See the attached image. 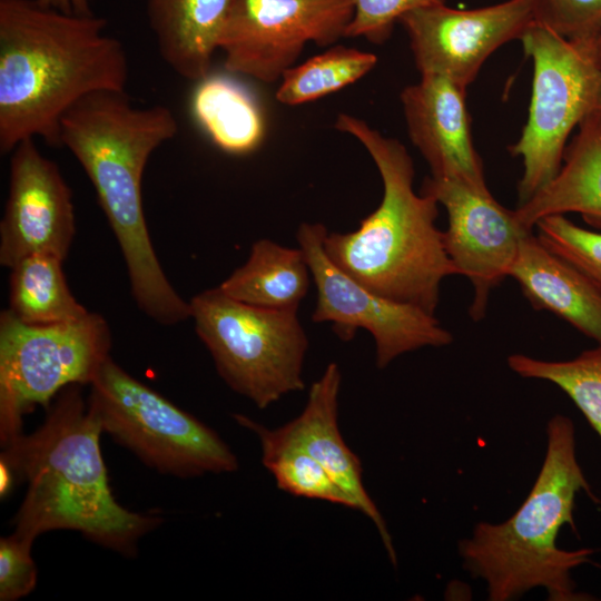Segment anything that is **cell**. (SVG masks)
<instances>
[{
  "label": "cell",
  "mask_w": 601,
  "mask_h": 601,
  "mask_svg": "<svg viewBox=\"0 0 601 601\" xmlns=\"http://www.w3.org/2000/svg\"><path fill=\"white\" fill-rule=\"evenodd\" d=\"M107 20L37 0H0V151L40 137L60 147L61 118L97 91H126L122 43Z\"/></svg>",
  "instance_id": "1"
},
{
  "label": "cell",
  "mask_w": 601,
  "mask_h": 601,
  "mask_svg": "<svg viewBox=\"0 0 601 601\" xmlns=\"http://www.w3.org/2000/svg\"><path fill=\"white\" fill-rule=\"evenodd\" d=\"M178 132L166 106L135 107L126 91H97L61 118L60 146L79 161L118 240L138 308L161 325L190 318L154 250L141 198L142 174L151 154Z\"/></svg>",
  "instance_id": "2"
},
{
  "label": "cell",
  "mask_w": 601,
  "mask_h": 601,
  "mask_svg": "<svg viewBox=\"0 0 601 601\" xmlns=\"http://www.w3.org/2000/svg\"><path fill=\"white\" fill-rule=\"evenodd\" d=\"M101 425L72 384L59 392L43 424L3 446L1 460L28 487L13 533L29 542L48 531L75 530L125 555L161 519L131 512L114 497L100 452Z\"/></svg>",
  "instance_id": "3"
},
{
  "label": "cell",
  "mask_w": 601,
  "mask_h": 601,
  "mask_svg": "<svg viewBox=\"0 0 601 601\" xmlns=\"http://www.w3.org/2000/svg\"><path fill=\"white\" fill-rule=\"evenodd\" d=\"M334 126L368 152L382 179L383 197L354 231L327 234L325 253L368 289L434 314L441 283L459 275L436 226L439 203L415 193L413 160L400 140L346 112L338 114Z\"/></svg>",
  "instance_id": "4"
},
{
  "label": "cell",
  "mask_w": 601,
  "mask_h": 601,
  "mask_svg": "<svg viewBox=\"0 0 601 601\" xmlns=\"http://www.w3.org/2000/svg\"><path fill=\"white\" fill-rule=\"evenodd\" d=\"M545 432L544 460L523 503L504 522H479L457 545L464 570L484 582L490 601L516 600L538 588L551 601L594 600L572 579L594 550L556 545L561 528L574 526L577 494L590 490L577 457L574 424L556 414Z\"/></svg>",
  "instance_id": "5"
},
{
  "label": "cell",
  "mask_w": 601,
  "mask_h": 601,
  "mask_svg": "<svg viewBox=\"0 0 601 601\" xmlns=\"http://www.w3.org/2000/svg\"><path fill=\"white\" fill-rule=\"evenodd\" d=\"M189 305L198 337L234 392L264 410L305 388L308 338L298 309L253 306L219 287L196 294Z\"/></svg>",
  "instance_id": "6"
},
{
  "label": "cell",
  "mask_w": 601,
  "mask_h": 601,
  "mask_svg": "<svg viewBox=\"0 0 601 601\" xmlns=\"http://www.w3.org/2000/svg\"><path fill=\"white\" fill-rule=\"evenodd\" d=\"M533 63L529 116L516 142L509 147L522 159L519 205L558 174L571 131L601 110V68L595 39H566L532 23L520 38Z\"/></svg>",
  "instance_id": "7"
},
{
  "label": "cell",
  "mask_w": 601,
  "mask_h": 601,
  "mask_svg": "<svg viewBox=\"0 0 601 601\" xmlns=\"http://www.w3.org/2000/svg\"><path fill=\"white\" fill-rule=\"evenodd\" d=\"M88 405L102 432L158 472L179 477L231 473L238 460L209 426L114 362L102 364Z\"/></svg>",
  "instance_id": "8"
},
{
  "label": "cell",
  "mask_w": 601,
  "mask_h": 601,
  "mask_svg": "<svg viewBox=\"0 0 601 601\" xmlns=\"http://www.w3.org/2000/svg\"><path fill=\"white\" fill-rule=\"evenodd\" d=\"M106 319L82 318L28 325L8 309L0 315V439L2 447L22 434V417L48 406L65 387L90 384L110 357Z\"/></svg>",
  "instance_id": "9"
},
{
  "label": "cell",
  "mask_w": 601,
  "mask_h": 601,
  "mask_svg": "<svg viewBox=\"0 0 601 601\" xmlns=\"http://www.w3.org/2000/svg\"><path fill=\"white\" fill-rule=\"evenodd\" d=\"M326 235L321 223H303L296 234L316 286L313 322L332 323L342 341L352 339L359 328L366 329L375 341L378 368L405 353L453 342V335L434 314L384 297L339 269L325 253Z\"/></svg>",
  "instance_id": "10"
},
{
  "label": "cell",
  "mask_w": 601,
  "mask_h": 601,
  "mask_svg": "<svg viewBox=\"0 0 601 601\" xmlns=\"http://www.w3.org/2000/svg\"><path fill=\"white\" fill-rule=\"evenodd\" d=\"M354 0H230L219 38L224 67L265 83L295 66L305 45L346 38Z\"/></svg>",
  "instance_id": "11"
},
{
  "label": "cell",
  "mask_w": 601,
  "mask_h": 601,
  "mask_svg": "<svg viewBox=\"0 0 601 601\" xmlns=\"http://www.w3.org/2000/svg\"><path fill=\"white\" fill-rule=\"evenodd\" d=\"M421 193L431 195L446 209L444 248L459 275L471 282L474 294L469 314L473 321H481L492 290L510 277L522 236L531 230L490 190L475 189L459 179L430 175Z\"/></svg>",
  "instance_id": "12"
},
{
  "label": "cell",
  "mask_w": 601,
  "mask_h": 601,
  "mask_svg": "<svg viewBox=\"0 0 601 601\" xmlns=\"http://www.w3.org/2000/svg\"><path fill=\"white\" fill-rule=\"evenodd\" d=\"M398 22L421 75L443 76L466 89L496 49L523 36L533 14L528 0L474 9L440 3L414 9Z\"/></svg>",
  "instance_id": "13"
},
{
  "label": "cell",
  "mask_w": 601,
  "mask_h": 601,
  "mask_svg": "<svg viewBox=\"0 0 601 601\" xmlns=\"http://www.w3.org/2000/svg\"><path fill=\"white\" fill-rule=\"evenodd\" d=\"M76 233L71 190L58 165L45 157L35 138L11 151L9 195L0 223V264L46 254L62 260Z\"/></svg>",
  "instance_id": "14"
},
{
  "label": "cell",
  "mask_w": 601,
  "mask_h": 601,
  "mask_svg": "<svg viewBox=\"0 0 601 601\" xmlns=\"http://www.w3.org/2000/svg\"><path fill=\"white\" fill-rule=\"evenodd\" d=\"M465 90L446 77L421 75L400 96L407 134L430 166L431 176L455 178L489 191L473 144Z\"/></svg>",
  "instance_id": "15"
},
{
  "label": "cell",
  "mask_w": 601,
  "mask_h": 601,
  "mask_svg": "<svg viewBox=\"0 0 601 601\" xmlns=\"http://www.w3.org/2000/svg\"><path fill=\"white\" fill-rule=\"evenodd\" d=\"M342 374L337 363H329L312 384L302 413L279 430L305 449L347 494L358 510L375 525L388 559L397 564L396 552L386 523L363 483L357 455L346 445L338 425V395Z\"/></svg>",
  "instance_id": "16"
},
{
  "label": "cell",
  "mask_w": 601,
  "mask_h": 601,
  "mask_svg": "<svg viewBox=\"0 0 601 601\" xmlns=\"http://www.w3.org/2000/svg\"><path fill=\"white\" fill-rule=\"evenodd\" d=\"M510 277L534 309L556 315L601 344V293L532 230L521 238Z\"/></svg>",
  "instance_id": "17"
},
{
  "label": "cell",
  "mask_w": 601,
  "mask_h": 601,
  "mask_svg": "<svg viewBox=\"0 0 601 601\" xmlns=\"http://www.w3.org/2000/svg\"><path fill=\"white\" fill-rule=\"evenodd\" d=\"M578 129L558 174L514 209L524 228L532 230L548 216L577 213L601 229V110L587 116Z\"/></svg>",
  "instance_id": "18"
},
{
  "label": "cell",
  "mask_w": 601,
  "mask_h": 601,
  "mask_svg": "<svg viewBox=\"0 0 601 601\" xmlns=\"http://www.w3.org/2000/svg\"><path fill=\"white\" fill-rule=\"evenodd\" d=\"M230 0H146L148 23L162 60L180 77L210 75Z\"/></svg>",
  "instance_id": "19"
},
{
  "label": "cell",
  "mask_w": 601,
  "mask_h": 601,
  "mask_svg": "<svg viewBox=\"0 0 601 601\" xmlns=\"http://www.w3.org/2000/svg\"><path fill=\"white\" fill-rule=\"evenodd\" d=\"M311 269L300 247L269 239L253 244L248 259L218 287L228 296L263 308L298 309L311 285Z\"/></svg>",
  "instance_id": "20"
},
{
  "label": "cell",
  "mask_w": 601,
  "mask_h": 601,
  "mask_svg": "<svg viewBox=\"0 0 601 601\" xmlns=\"http://www.w3.org/2000/svg\"><path fill=\"white\" fill-rule=\"evenodd\" d=\"M191 111L210 140L225 152L244 155L265 137V119L258 102L240 83L226 76L199 80Z\"/></svg>",
  "instance_id": "21"
},
{
  "label": "cell",
  "mask_w": 601,
  "mask_h": 601,
  "mask_svg": "<svg viewBox=\"0 0 601 601\" xmlns=\"http://www.w3.org/2000/svg\"><path fill=\"white\" fill-rule=\"evenodd\" d=\"M62 259L36 254L11 269L9 308L11 315L28 325L71 322L89 312L71 294L62 270Z\"/></svg>",
  "instance_id": "22"
},
{
  "label": "cell",
  "mask_w": 601,
  "mask_h": 601,
  "mask_svg": "<svg viewBox=\"0 0 601 601\" xmlns=\"http://www.w3.org/2000/svg\"><path fill=\"white\" fill-rule=\"evenodd\" d=\"M233 417L242 427L257 435L262 463L273 475L278 489L294 496L354 509L351 499L323 465L279 427L268 428L244 414H234Z\"/></svg>",
  "instance_id": "23"
},
{
  "label": "cell",
  "mask_w": 601,
  "mask_h": 601,
  "mask_svg": "<svg viewBox=\"0 0 601 601\" xmlns=\"http://www.w3.org/2000/svg\"><path fill=\"white\" fill-rule=\"evenodd\" d=\"M377 63V56L342 45L287 69L280 78L276 99L287 106L312 102L353 85Z\"/></svg>",
  "instance_id": "24"
},
{
  "label": "cell",
  "mask_w": 601,
  "mask_h": 601,
  "mask_svg": "<svg viewBox=\"0 0 601 601\" xmlns=\"http://www.w3.org/2000/svg\"><path fill=\"white\" fill-rule=\"evenodd\" d=\"M506 363L521 377L546 381L562 390L601 440V344L568 361L516 353Z\"/></svg>",
  "instance_id": "25"
},
{
  "label": "cell",
  "mask_w": 601,
  "mask_h": 601,
  "mask_svg": "<svg viewBox=\"0 0 601 601\" xmlns=\"http://www.w3.org/2000/svg\"><path fill=\"white\" fill-rule=\"evenodd\" d=\"M535 228L546 248L574 266L601 293V231L580 227L564 215L544 217Z\"/></svg>",
  "instance_id": "26"
},
{
  "label": "cell",
  "mask_w": 601,
  "mask_h": 601,
  "mask_svg": "<svg viewBox=\"0 0 601 601\" xmlns=\"http://www.w3.org/2000/svg\"><path fill=\"white\" fill-rule=\"evenodd\" d=\"M533 22L566 39H597L601 33V0H528Z\"/></svg>",
  "instance_id": "27"
},
{
  "label": "cell",
  "mask_w": 601,
  "mask_h": 601,
  "mask_svg": "<svg viewBox=\"0 0 601 601\" xmlns=\"http://www.w3.org/2000/svg\"><path fill=\"white\" fill-rule=\"evenodd\" d=\"M446 0H354V14L346 38H364L371 43L386 42L394 26L407 12Z\"/></svg>",
  "instance_id": "28"
},
{
  "label": "cell",
  "mask_w": 601,
  "mask_h": 601,
  "mask_svg": "<svg viewBox=\"0 0 601 601\" xmlns=\"http://www.w3.org/2000/svg\"><path fill=\"white\" fill-rule=\"evenodd\" d=\"M32 542L14 533L0 539V600L14 601L28 595L37 583L31 556Z\"/></svg>",
  "instance_id": "29"
},
{
  "label": "cell",
  "mask_w": 601,
  "mask_h": 601,
  "mask_svg": "<svg viewBox=\"0 0 601 601\" xmlns=\"http://www.w3.org/2000/svg\"><path fill=\"white\" fill-rule=\"evenodd\" d=\"M41 6L57 9L68 14H93L90 0H37Z\"/></svg>",
  "instance_id": "30"
},
{
  "label": "cell",
  "mask_w": 601,
  "mask_h": 601,
  "mask_svg": "<svg viewBox=\"0 0 601 601\" xmlns=\"http://www.w3.org/2000/svg\"><path fill=\"white\" fill-rule=\"evenodd\" d=\"M16 477L11 469L2 461H0V493L1 497H6L11 491Z\"/></svg>",
  "instance_id": "31"
},
{
  "label": "cell",
  "mask_w": 601,
  "mask_h": 601,
  "mask_svg": "<svg viewBox=\"0 0 601 601\" xmlns=\"http://www.w3.org/2000/svg\"><path fill=\"white\" fill-rule=\"evenodd\" d=\"M595 49H597V55H598V59H599V63L601 68V33L595 39Z\"/></svg>",
  "instance_id": "32"
}]
</instances>
